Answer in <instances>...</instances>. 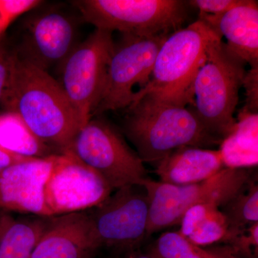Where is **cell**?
Returning <instances> with one entry per match:
<instances>
[{"mask_svg": "<svg viewBox=\"0 0 258 258\" xmlns=\"http://www.w3.org/2000/svg\"><path fill=\"white\" fill-rule=\"evenodd\" d=\"M157 164L160 181L174 185L202 182L225 168L219 149L193 147L176 149Z\"/></svg>", "mask_w": 258, "mask_h": 258, "instance_id": "obj_16", "label": "cell"}, {"mask_svg": "<svg viewBox=\"0 0 258 258\" xmlns=\"http://www.w3.org/2000/svg\"><path fill=\"white\" fill-rule=\"evenodd\" d=\"M101 247L87 212L50 217L30 258H90Z\"/></svg>", "mask_w": 258, "mask_h": 258, "instance_id": "obj_14", "label": "cell"}, {"mask_svg": "<svg viewBox=\"0 0 258 258\" xmlns=\"http://www.w3.org/2000/svg\"><path fill=\"white\" fill-rule=\"evenodd\" d=\"M31 159L30 157H25L18 155L14 153L7 150L4 148L0 147V171L4 170L6 168L14 165L22 161Z\"/></svg>", "mask_w": 258, "mask_h": 258, "instance_id": "obj_29", "label": "cell"}, {"mask_svg": "<svg viewBox=\"0 0 258 258\" xmlns=\"http://www.w3.org/2000/svg\"><path fill=\"white\" fill-rule=\"evenodd\" d=\"M199 19L227 40L226 47L232 54L250 66L258 67V6L257 1L243 4L223 14L200 13Z\"/></svg>", "mask_w": 258, "mask_h": 258, "instance_id": "obj_15", "label": "cell"}, {"mask_svg": "<svg viewBox=\"0 0 258 258\" xmlns=\"http://www.w3.org/2000/svg\"><path fill=\"white\" fill-rule=\"evenodd\" d=\"M245 64L217 34L208 45L206 58L194 81L190 108L209 132L222 141L235 127L234 113L247 73Z\"/></svg>", "mask_w": 258, "mask_h": 258, "instance_id": "obj_4", "label": "cell"}, {"mask_svg": "<svg viewBox=\"0 0 258 258\" xmlns=\"http://www.w3.org/2000/svg\"><path fill=\"white\" fill-rule=\"evenodd\" d=\"M88 213L101 247L133 248L147 236L149 201L142 185L115 190Z\"/></svg>", "mask_w": 258, "mask_h": 258, "instance_id": "obj_11", "label": "cell"}, {"mask_svg": "<svg viewBox=\"0 0 258 258\" xmlns=\"http://www.w3.org/2000/svg\"><path fill=\"white\" fill-rule=\"evenodd\" d=\"M246 169L224 168L210 179L187 185L166 184L146 178L142 181L149 201L147 235L180 223L191 207L208 203L222 208L247 186Z\"/></svg>", "mask_w": 258, "mask_h": 258, "instance_id": "obj_5", "label": "cell"}, {"mask_svg": "<svg viewBox=\"0 0 258 258\" xmlns=\"http://www.w3.org/2000/svg\"><path fill=\"white\" fill-rule=\"evenodd\" d=\"M8 113L57 154L68 152L83 127L60 83L15 53L10 57L8 82L1 100Z\"/></svg>", "mask_w": 258, "mask_h": 258, "instance_id": "obj_1", "label": "cell"}, {"mask_svg": "<svg viewBox=\"0 0 258 258\" xmlns=\"http://www.w3.org/2000/svg\"><path fill=\"white\" fill-rule=\"evenodd\" d=\"M170 34L123 35L120 44H115L104 89L93 115L128 108L132 104L134 87L139 86L140 91L149 83L158 52Z\"/></svg>", "mask_w": 258, "mask_h": 258, "instance_id": "obj_9", "label": "cell"}, {"mask_svg": "<svg viewBox=\"0 0 258 258\" xmlns=\"http://www.w3.org/2000/svg\"><path fill=\"white\" fill-rule=\"evenodd\" d=\"M244 2V0H193L189 1V3L200 10V13L220 15L243 4Z\"/></svg>", "mask_w": 258, "mask_h": 258, "instance_id": "obj_26", "label": "cell"}, {"mask_svg": "<svg viewBox=\"0 0 258 258\" xmlns=\"http://www.w3.org/2000/svg\"><path fill=\"white\" fill-rule=\"evenodd\" d=\"M83 20L96 29L134 37L170 33L186 20L179 0H79L73 2Z\"/></svg>", "mask_w": 258, "mask_h": 258, "instance_id": "obj_6", "label": "cell"}, {"mask_svg": "<svg viewBox=\"0 0 258 258\" xmlns=\"http://www.w3.org/2000/svg\"><path fill=\"white\" fill-rule=\"evenodd\" d=\"M128 258H156L153 256L152 254H131Z\"/></svg>", "mask_w": 258, "mask_h": 258, "instance_id": "obj_33", "label": "cell"}, {"mask_svg": "<svg viewBox=\"0 0 258 258\" xmlns=\"http://www.w3.org/2000/svg\"><path fill=\"white\" fill-rule=\"evenodd\" d=\"M68 152L97 171L113 190L141 185L147 178L139 154L104 120L91 118L77 134Z\"/></svg>", "mask_w": 258, "mask_h": 258, "instance_id": "obj_7", "label": "cell"}, {"mask_svg": "<svg viewBox=\"0 0 258 258\" xmlns=\"http://www.w3.org/2000/svg\"><path fill=\"white\" fill-rule=\"evenodd\" d=\"M75 21L69 15L50 10L28 24L20 58L47 71V68L66 60L76 45Z\"/></svg>", "mask_w": 258, "mask_h": 258, "instance_id": "obj_13", "label": "cell"}, {"mask_svg": "<svg viewBox=\"0 0 258 258\" xmlns=\"http://www.w3.org/2000/svg\"><path fill=\"white\" fill-rule=\"evenodd\" d=\"M113 190L97 171L71 152L57 154L45 187V200L52 217L96 208Z\"/></svg>", "mask_w": 258, "mask_h": 258, "instance_id": "obj_10", "label": "cell"}, {"mask_svg": "<svg viewBox=\"0 0 258 258\" xmlns=\"http://www.w3.org/2000/svg\"><path fill=\"white\" fill-rule=\"evenodd\" d=\"M230 228L228 239L236 232L258 222V186L252 183L222 207Z\"/></svg>", "mask_w": 258, "mask_h": 258, "instance_id": "obj_20", "label": "cell"}, {"mask_svg": "<svg viewBox=\"0 0 258 258\" xmlns=\"http://www.w3.org/2000/svg\"><path fill=\"white\" fill-rule=\"evenodd\" d=\"M220 146L225 168L247 169L257 166L258 113L242 108L235 127Z\"/></svg>", "mask_w": 258, "mask_h": 258, "instance_id": "obj_17", "label": "cell"}, {"mask_svg": "<svg viewBox=\"0 0 258 258\" xmlns=\"http://www.w3.org/2000/svg\"><path fill=\"white\" fill-rule=\"evenodd\" d=\"M236 232L228 242L232 244L231 247L236 253L241 252L248 257H255L258 249V222Z\"/></svg>", "mask_w": 258, "mask_h": 258, "instance_id": "obj_23", "label": "cell"}, {"mask_svg": "<svg viewBox=\"0 0 258 258\" xmlns=\"http://www.w3.org/2000/svg\"><path fill=\"white\" fill-rule=\"evenodd\" d=\"M156 258H203L200 247L178 232H166L158 238L151 253Z\"/></svg>", "mask_w": 258, "mask_h": 258, "instance_id": "obj_21", "label": "cell"}, {"mask_svg": "<svg viewBox=\"0 0 258 258\" xmlns=\"http://www.w3.org/2000/svg\"><path fill=\"white\" fill-rule=\"evenodd\" d=\"M11 54L0 43V101L9 76Z\"/></svg>", "mask_w": 258, "mask_h": 258, "instance_id": "obj_28", "label": "cell"}, {"mask_svg": "<svg viewBox=\"0 0 258 258\" xmlns=\"http://www.w3.org/2000/svg\"><path fill=\"white\" fill-rule=\"evenodd\" d=\"M124 132L143 162L155 163L179 148L208 149L222 140L210 133L191 108L144 96L128 108Z\"/></svg>", "mask_w": 258, "mask_h": 258, "instance_id": "obj_2", "label": "cell"}, {"mask_svg": "<svg viewBox=\"0 0 258 258\" xmlns=\"http://www.w3.org/2000/svg\"><path fill=\"white\" fill-rule=\"evenodd\" d=\"M40 3L37 0H0V12L9 25L19 15L36 8Z\"/></svg>", "mask_w": 258, "mask_h": 258, "instance_id": "obj_25", "label": "cell"}, {"mask_svg": "<svg viewBox=\"0 0 258 258\" xmlns=\"http://www.w3.org/2000/svg\"><path fill=\"white\" fill-rule=\"evenodd\" d=\"M217 34L200 19L171 33L158 52L150 81L136 93L132 105L149 96L169 104L192 106L194 81Z\"/></svg>", "mask_w": 258, "mask_h": 258, "instance_id": "obj_3", "label": "cell"}, {"mask_svg": "<svg viewBox=\"0 0 258 258\" xmlns=\"http://www.w3.org/2000/svg\"><path fill=\"white\" fill-rule=\"evenodd\" d=\"M229 234L228 222L220 209H218L204 220L187 239L194 245L203 248L220 241H227Z\"/></svg>", "mask_w": 258, "mask_h": 258, "instance_id": "obj_22", "label": "cell"}, {"mask_svg": "<svg viewBox=\"0 0 258 258\" xmlns=\"http://www.w3.org/2000/svg\"><path fill=\"white\" fill-rule=\"evenodd\" d=\"M50 217L0 219V258H30Z\"/></svg>", "mask_w": 258, "mask_h": 258, "instance_id": "obj_18", "label": "cell"}, {"mask_svg": "<svg viewBox=\"0 0 258 258\" xmlns=\"http://www.w3.org/2000/svg\"><path fill=\"white\" fill-rule=\"evenodd\" d=\"M200 251L203 258H221L220 257V255L217 254L215 249H206L203 248V247H200Z\"/></svg>", "mask_w": 258, "mask_h": 258, "instance_id": "obj_31", "label": "cell"}, {"mask_svg": "<svg viewBox=\"0 0 258 258\" xmlns=\"http://www.w3.org/2000/svg\"><path fill=\"white\" fill-rule=\"evenodd\" d=\"M8 25H9L6 23L3 15H2L1 12H0V35L4 32V30L7 28Z\"/></svg>", "mask_w": 258, "mask_h": 258, "instance_id": "obj_32", "label": "cell"}, {"mask_svg": "<svg viewBox=\"0 0 258 258\" xmlns=\"http://www.w3.org/2000/svg\"><path fill=\"white\" fill-rule=\"evenodd\" d=\"M215 250L221 258H238L236 255L237 253L231 247H219L215 249Z\"/></svg>", "mask_w": 258, "mask_h": 258, "instance_id": "obj_30", "label": "cell"}, {"mask_svg": "<svg viewBox=\"0 0 258 258\" xmlns=\"http://www.w3.org/2000/svg\"><path fill=\"white\" fill-rule=\"evenodd\" d=\"M220 208L213 204L203 203L189 208L183 215L179 232L187 238L200 224Z\"/></svg>", "mask_w": 258, "mask_h": 258, "instance_id": "obj_24", "label": "cell"}, {"mask_svg": "<svg viewBox=\"0 0 258 258\" xmlns=\"http://www.w3.org/2000/svg\"><path fill=\"white\" fill-rule=\"evenodd\" d=\"M258 67L252 68L246 73L243 85L245 88L246 100L244 109L254 113H257V86H258Z\"/></svg>", "mask_w": 258, "mask_h": 258, "instance_id": "obj_27", "label": "cell"}, {"mask_svg": "<svg viewBox=\"0 0 258 258\" xmlns=\"http://www.w3.org/2000/svg\"><path fill=\"white\" fill-rule=\"evenodd\" d=\"M0 147L25 157L44 158L54 154L52 149L13 113L0 116Z\"/></svg>", "mask_w": 258, "mask_h": 258, "instance_id": "obj_19", "label": "cell"}, {"mask_svg": "<svg viewBox=\"0 0 258 258\" xmlns=\"http://www.w3.org/2000/svg\"><path fill=\"white\" fill-rule=\"evenodd\" d=\"M57 154L31 158L0 171V208L52 217L45 200V187Z\"/></svg>", "mask_w": 258, "mask_h": 258, "instance_id": "obj_12", "label": "cell"}, {"mask_svg": "<svg viewBox=\"0 0 258 258\" xmlns=\"http://www.w3.org/2000/svg\"><path fill=\"white\" fill-rule=\"evenodd\" d=\"M114 47L112 32L96 29L60 66L61 86L83 128L91 119L101 98Z\"/></svg>", "mask_w": 258, "mask_h": 258, "instance_id": "obj_8", "label": "cell"}]
</instances>
